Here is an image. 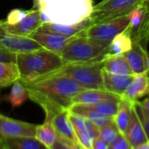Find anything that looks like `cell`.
Instances as JSON below:
<instances>
[{"label":"cell","instance_id":"obj_33","mask_svg":"<svg viewBox=\"0 0 149 149\" xmlns=\"http://www.w3.org/2000/svg\"><path fill=\"white\" fill-rule=\"evenodd\" d=\"M16 61V53L0 48V61L3 62H14Z\"/></svg>","mask_w":149,"mask_h":149},{"label":"cell","instance_id":"obj_17","mask_svg":"<svg viewBox=\"0 0 149 149\" xmlns=\"http://www.w3.org/2000/svg\"><path fill=\"white\" fill-rule=\"evenodd\" d=\"M131 116L130 120L127 125V128L125 130V132L124 136L129 142L132 148H134L135 146H139L141 143H144L147 141L146 135L145 133V131L143 129V126L140 123V120L136 113L135 107L133 104H131Z\"/></svg>","mask_w":149,"mask_h":149},{"label":"cell","instance_id":"obj_32","mask_svg":"<svg viewBox=\"0 0 149 149\" xmlns=\"http://www.w3.org/2000/svg\"><path fill=\"white\" fill-rule=\"evenodd\" d=\"M111 149H132L123 134H119L117 139L111 144Z\"/></svg>","mask_w":149,"mask_h":149},{"label":"cell","instance_id":"obj_25","mask_svg":"<svg viewBox=\"0 0 149 149\" xmlns=\"http://www.w3.org/2000/svg\"><path fill=\"white\" fill-rule=\"evenodd\" d=\"M131 106L132 104L122 98L118 102V110L113 117V121L118 127L119 132L121 134H125V130L127 128L129 120H130V116H131Z\"/></svg>","mask_w":149,"mask_h":149},{"label":"cell","instance_id":"obj_2","mask_svg":"<svg viewBox=\"0 0 149 149\" xmlns=\"http://www.w3.org/2000/svg\"><path fill=\"white\" fill-rule=\"evenodd\" d=\"M93 0H33V9L40 12L43 23L71 25L90 17Z\"/></svg>","mask_w":149,"mask_h":149},{"label":"cell","instance_id":"obj_14","mask_svg":"<svg viewBox=\"0 0 149 149\" xmlns=\"http://www.w3.org/2000/svg\"><path fill=\"white\" fill-rule=\"evenodd\" d=\"M149 94V76L148 73L133 74V78L122 94L121 98L130 104H133L139 99Z\"/></svg>","mask_w":149,"mask_h":149},{"label":"cell","instance_id":"obj_41","mask_svg":"<svg viewBox=\"0 0 149 149\" xmlns=\"http://www.w3.org/2000/svg\"><path fill=\"white\" fill-rule=\"evenodd\" d=\"M47 149H48V148H47Z\"/></svg>","mask_w":149,"mask_h":149},{"label":"cell","instance_id":"obj_29","mask_svg":"<svg viewBox=\"0 0 149 149\" xmlns=\"http://www.w3.org/2000/svg\"><path fill=\"white\" fill-rule=\"evenodd\" d=\"M119 134L120 132L118 127L116 126L114 121L105 126L101 127L99 130V137H101L109 144H112L117 139Z\"/></svg>","mask_w":149,"mask_h":149},{"label":"cell","instance_id":"obj_3","mask_svg":"<svg viewBox=\"0 0 149 149\" xmlns=\"http://www.w3.org/2000/svg\"><path fill=\"white\" fill-rule=\"evenodd\" d=\"M15 64L19 71V79L23 84H27L57 72L67 63L60 54L40 48L16 53Z\"/></svg>","mask_w":149,"mask_h":149},{"label":"cell","instance_id":"obj_5","mask_svg":"<svg viewBox=\"0 0 149 149\" xmlns=\"http://www.w3.org/2000/svg\"><path fill=\"white\" fill-rule=\"evenodd\" d=\"M58 72L69 77L84 90H104L101 61L67 63Z\"/></svg>","mask_w":149,"mask_h":149},{"label":"cell","instance_id":"obj_28","mask_svg":"<svg viewBox=\"0 0 149 149\" xmlns=\"http://www.w3.org/2000/svg\"><path fill=\"white\" fill-rule=\"evenodd\" d=\"M119 102V101H118ZM118 102H113V101H105L101 102L97 104H86L91 109L105 115L111 118H113L117 112Z\"/></svg>","mask_w":149,"mask_h":149},{"label":"cell","instance_id":"obj_20","mask_svg":"<svg viewBox=\"0 0 149 149\" xmlns=\"http://www.w3.org/2000/svg\"><path fill=\"white\" fill-rule=\"evenodd\" d=\"M51 123L59 137L77 143V137L74 132V128L69 120L68 109H65L58 112L51 119Z\"/></svg>","mask_w":149,"mask_h":149},{"label":"cell","instance_id":"obj_6","mask_svg":"<svg viewBox=\"0 0 149 149\" xmlns=\"http://www.w3.org/2000/svg\"><path fill=\"white\" fill-rule=\"evenodd\" d=\"M41 24L40 12L33 8L27 11L13 10L6 19L0 21V25L8 33L22 37H30L38 31Z\"/></svg>","mask_w":149,"mask_h":149},{"label":"cell","instance_id":"obj_30","mask_svg":"<svg viewBox=\"0 0 149 149\" xmlns=\"http://www.w3.org/2000/svg\"><path fill=\"white\" fill-rule=\"evenodd\" d=\"M133 105L135 107V111L140 120V123L143 126L146 138L149 140V112L146 111L143 107H141V105L139 104L138 101L133 103Z\"/></svg>","mask_w":149,"mask_h":149},{"label":"cell","instance_id":"obj_12","mask_svg":"<svg viewBox=\"0 0 149 149\" xmlns=\"http://www.w3.org/2000/svg\"><path fill=\"white\" fill-rule=\"evenodd\" d=\"M93 25V22L89 18L84 19L81 22L71 24V25H61L55 23H43L38 29L40 32H48L57 33L65 37H79L85 36L87 29Z\"/></svg>","mask_w":149,"mask_h":149},{"label":"cell","instance_id":"obj_7","mask_svg":"<svg viewBox=\"0 0 149 149\" xmlns=\"http://www.w3.org/2000/svg\"><path fill=\"white\" fill-rule=\"evenodd\" d=\"M143 0H102L93 6L90 19L93 24L111 20L128 14Z\"/></svg>","mask_w":149,"mask_h":149},{"label":"cell","instance_id":"obj_21","mask_svg":"<svg viewBox=\"0 0 149 149\" xmlns=\"http://www.w3.org/2000/svg\"><path fill=\"white\" fill-rule=\"evenodd\" d=\"M132 40L126 27L123 32L118 33L110 41L106 48V53L104 57L109 55L124 54L125 53L129 51L132 48Z\"/></svg>","mask_w":149,"mask_h":149},{"label":"cell","instance_id":"obj_40","mask_svg":"<svg viewBox=\"0 0 149 149\" xmlns=\"http://www.w3.org/2000/svg\"><path fill=\"white\" fill-rule=\"evenodd\" d=\"M1 89H2V88L0 87V97H1Z\"/></svg>","mask_w":149,"mask_h":149},{"label":"cell","instance_id":"obj_34","mask_svg":"<svg viewBox=\"0 0 149 149\" xmlns=\"http://www.w3.org/2000/svg\"><path fill=\"white\" fill-rule=\"evenodd\" d=\"M92 149H111V144L104 140L101 137L93 139Z\"/></svg>","mask_w":149,"mask_h":149},{"label":"cell","instance_id":"obj_37","mask_svg":"<svg viewBox=\"0 0 149 149\" xmlns=\"http://www.w3.org/2000/svg\"><path fill=\"white\" fill-rule=\"evenodd\" d=\"M142 4L146 7V9L147 10V12L149 13V0H143Z\"/></svg>","mask_w":149,"mask_h":149},{"label":"cell","instance_id":"obj_26","mask_svg":"<svg viewBox=\"0 0 149 149\" xmlns=\"http://www.w3.org/2000/svg\"><path fill=\"white\" fill-rule=\"evenodd\" d=\"M19 79V71L14 62L0 61V87L12 85Z\"/></svg>","mask_w":149,"mask_h":149},{"label":"cell","instance_id":"obj_36","mask_svg":"<svg viewBox=\"0 0 149 149\" xmlns=\"http://www.w3.org/2000/svg\"><path fill=\"white\" fill-rule=\"evenodd\" d=\"M132 149H149V140H147V141H146L144 143L139 144V146H135Z\"/></svg>","mask_w":149,"mask_h":149},{"label":"cell","instance_id":"obj_11","mask_svg":"<svg viewBox=\"0 0 149 149\" xmlns=\"http://www.w3.org/2000/svg\"><path fill=\"white\" fill-rule=\"evenodd\" d=\"M0 48L20 53L37 50L42 47L33 39L12 34L0 25Z\"/></svg>","mask_w":149,"mask_h":149},{"label":"cell","instance_id":"obj_18","mask_svg":"<svg viewBox=\"0 0 149 149\" xmlns=\"http://www.w3.org/2000/svg\"><path fill=\"white\" fill-rule=\"evenodd\" d=\"M102 76L104 89L109 92L119 96L120 97L133 78V74H111L104 71V69Z\"/></svg>","mask_w":149,"mask_h":149},{"label":"cell","instance_id":"obj_24","mask_svg":"<svg viewBox=\"0 0 149 149\" xmlns=\"http://www.w3.org/2000/svg\"><path fill=\"white\" fill-rule=\"evenodd\" d=\"M34 137L47 148L50 149L57 139V133L49 120H45L43 124L37 125Z\"/></svg>","mask_w":149,"mask_h":149},{"label":"cell","instance_id":"obj_8","mask_svg":"<svg viewBox=\"0 0 149 149\" xmlns=\"http://www.w3.org/2000/svg\"><path fill=\"white\" fill-rule=\"evenodd\" d=\"M129 24L128 14L111 20L91 25L86 31L85 36L110 42L115 36L123 32Z\"/></svg>","mask_w":149,"mask_h":149},{"label":"cell","instance_id":"obj_35","mask_svg":"<svg viewBox=\"0 0 149 149\" xmlns=\"http://www.w3.org/2000/svg\"><path fill=\"white\" fill-rule=\"evenodd\" d=\"M138 102L141 105V107H143L146 111H147L149 112V97L146 98L142 101H138Z\"/></svg>","mask_w":149,"mask_h":149},{"label":"cell","instance_id":"obj_9","mask_svg":"<svg viewBox=\"0 0 149 149\" xmlns=\"http://www.w3.org/2000/svg\"><path fill=\"white\" fill-rule=\"evenodd\" d=\"M127 29L132 42L146 43L149 40V13L141 3L128 13Z\"/></svg>","mask_w":149,"mask_h":149},{"label":"cell","instance_id":"obj_4","mask_svg":"<svg viewBox=\"0 0 149 149\" xmlns=\"http://www.w3.org/2000/svg\"><path fill=\"white\" fill-rule=\"evenodd\" d=\"M109 43L87 36H79L73 39L60 55L66 63L102 61Z\"/></svg>","mask_w":149,"mask_h":149},{"label":"cell","instance_id":"obj_16","mask_svg":"<svg viewBox=\"0 0 149 149\" xmlns=\"http://www.w3.org/2000/svg\"><path fill=\"white\" fill-rule=\"evenodd\" d=\"M121 97L116 94L109 92L105 90H84L77 93L72 99L73 104H92L105 101L118 102Z\"/></svg>","mask_w":149,"mask_h":149},{"label":"cell","instance_id":"obj_39","mask_svg":"<svg viewBox=\"0 0 149 149\" xmlns=\"http://www.w3.org/2000/svg\"><path fill=\"white\" fill-rule=\"evenodd\" d=\"M146 57H147V65H148V68H149V52H147Z\"/></svg>","mask_w":149,"mask_h":149},{"label":"cell","instance_id":"obj_31","mask_svg":"<svg viewBox=\"0 0 149 149\" xmlns=\"http://www.w3.org/2000/svg\"><path fill=\"white\" fill-rule=\"evenodd\" d=\"M50 149H84L78 143L73 142L61 137H57L56 141Z\"/></svg>","mask_w":149,"mask_h":149},{"label":"cell","instance_id":"obj_13","mask_svg":"<svg viewBox=\"0 0 149 149\" xmlns=\"http://www.w3.org/2000/svg\"><path fill=\"white\" fill-rule=\"evenodd\" d=\"M29 38L35 40L42 48L61 54L64 47L73 39L77 37H65L54 33L37 31L33 33Z\"/></svg>","mask_w":149,"mask_h":149},{"label":"cell","instance_id":"obj_27","mask_svg":"<svg viewBox=\"0 0 149 149\" xmlns=\"http://www.w3.org/2000/svg\"><path fill=\"white\" fill-rule=\"evenodd\" d=\"M12 85V90L6 100L12 104L13 108H16L20 106L28 98V94L24 84L19 79L16 80Z\"/></svg>","mask_w":149,"mask_h":149},{"label":"cell","instance_id":"obj_22","mask_svg":"<svg viewBox=\"0 0 149 149\" xmlns=\"http://www.w3.org/2000/svg\"><path fill=\"white\" fill-rule=\"evenodd\" d=\"M103 69L117 74H132L125 54L105 56L102 61Z\"/></svg>","mask_w":149,"mask_h":149},{"label":"cell","instance_id":"obj_10","mask_svg":"<svg viewBox=\"0 0 149 149\" xmlns=\"http://www.w3.org/2000/svg\"><path fill=\"white\" fill-rule=\"evenodd\" d=\"M36 125L0 114V138L34 137Z\"/></svg>","mask_w":149,"mask_h":149},{"label":"cell","instance_id":"obj_23","mask_svg":"<svg viewBox=\"0 0 149 149\" xmlns=\"http://www.w3.org/2000/svg\"><path fill=\"white\" fill-rule=\"evenodd\" d=\"M3 139L6 149H47L35 137H14Z\"/></svg>","mask_w":149,"mask_h":149},{"label":"cell","instance_id":"obj_1","mask_svg":"<svg viewBox=\"0 0 149 149\" xmlns=\"http://www.w3.org/2000/svg\"><path fill=\"white\" fill-rule=\"evenodd\" d=\"M28 97L45 111V120L51 119L61 111L72 105V99L84 89L66 74L58 71L36 81L24 84Z\"/></svg>","mask_w":149,"mask_h":149},{"label":"cell","instance_id":"obj_19","mask_svg":"<svg viewBox=\"0 0 149 149\" xmlns=\"http://www.w3.org/2000/svg\"><path fill=\"white\" fill-rule=\"evenodd\" d=\"M68 111L72 114L78 115V116L84 117V118L91 120L95 125H97L99 128L105 126L113 122V118L105 116V115L91 109V107H89L86 104H73L68 108Z\"/></svg>","mask_w":149,"mask_h":149},{"label":"cell","instance_id":"obj_38","mask_svg":"<svg viewBox=\"0 0 149 149\" xmlns=\"http://www.w3.org/2000/svg\"><path fill=\"white\" fill-rule=\"evenodd\" d=\"M0 149H6L4 143V139L2 138H0Z\"/></svg>","mask_w":149,"mask_h":149},{"label":"cell","instance_id":"obj_15","mask_svg":"<svg viewBox=\"0 0 149 149\" xmlns=\"http://www.w3.org/2000/svg\"><path fill=\"white\" fill-rule=\"evenodd\" d=\"M146 54L145 47L139 42H132V48L124 54L132 74L149 73Z\"/></svg>","mask_w":149,"mask_h":149}]
</instances>
